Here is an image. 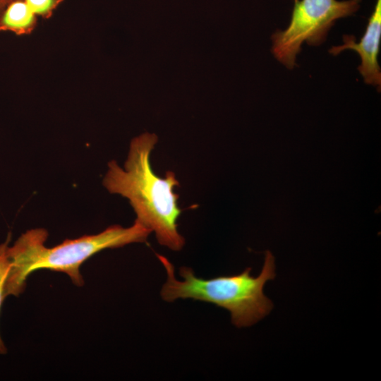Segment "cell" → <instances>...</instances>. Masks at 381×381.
<instances>
[{
	"instance_id": "6da1fadb",
	"label": "cell",
	"mask_w": 381,
	"mask_h": 381,
	"mask_svg": "<svg viewBox=\"0 0 381 381\" xmlns=\"http://www.w3.org/2000/svg\"><path fill=\"white\" fill-rule=\"evenodd\" d=\"M157 140L155 134L149 133L134 138L123 168L114 160L108 163L103 185L110 193L128 200L136 214L135 221L154 232L160 245L179 251L185 244L177 224L181 210L174 189L179 182L173 171H167L164 177L153 171L150 155Z\"/></svg>"
},
{
	"instance_id": "7a4b0ae2",
	"label": "cell",
	"mask_w": 381,
	"mask_h": 381,
	"mask_svg": "<svg viewBox=\"0 0 381 381\" xmlns=\"http://www.w3.org/2000/svg\"><path fill=\"white\" fill-rule=\"evenodd\" d=\"M151 233L134 221L127 228L112 225L97 234L66 239L56 246L47 248L44 245L48 237L47 230L41 228L28 230L13 246L7 247L10 267L5 283V295L18 296L25 290L28 276L42 269L65 273L75 285L82 286L84 281L80 267L84 262L104 249L146 242Z\"/></svg>"
},
{
	"instance_id": "3957f363",
	"label": "cell",
	"mask_w": 381,
	"mask_h": 381,
	"mask_svg": "<svg viewBox=\"0 0 381 381\" xmlns=\"http://www.w3.org/2000/svg\"><path fill=\"white\" fill-rule=\"evenodd\" d=\"M156 255L167 274L161 290V296L166 301L191 298L213 303L227 310L232 324L238 328L254 325L273 308L272 301L263 292L267 282L276 277L274 258L269 251L257 277L251 276V268L247 267L238 274L205 279L196 277L191 268L181 267V281L176 278L171 262L164 255Z\"/></svg>"
},
{
	"instance_id": "277c9868",
	"label": "cell",
	"mask_w": 381,
	"mask_h": 381,
	"mask_svg": "<svg viewBox=\"0 0 381 381\" xmlns=\"http://www.w3.org/2000/svg\"><path fill=\"white\" fill-rule=\"evenodd\" d=\"M361 0H294L288 27L272 35V52L287 68L296 65L297 54L306 42L317 46L323 43L335 22L355 13Z\"/></svg>"
},
{
	"instance_id": "5b68a950",
	"label": "cell",
	"mask_w": 381,
	"mask_h": 381,
	"mask_svg": "<svg viewBox=\"0 0 381 381\" xmlns=\"http://www.w3.org/2000/svg\"><path fill=\"white\" fill-rule=\"evenodd\" d=\"M381 38V0H377L373 12L360 42H355L353 35H344L343 44L331 47L329 52L337 55L344 50L351 49L360 56L361 63L358 67L365 83L380 88L381 71L377 57Z\"/></svg>"
},
{
	"instance_id": "8992f818",
	"label": "cell",
	"mask_w": 381,
	"mask_h": 381,
	"mask_svg": "<svg viewBox=\"0 0 381 381\" xmlns=\"http://www.w3.org/2000/svg\"><path fill=\"white\" fill-rule=\"evenodd\" d=\"M37 23V16L24 0H13L0 12V32L28 35L35 28Z\"/></svg>"
},
{
	"instance_id": "52a82bcc",
	"label": "cell",
	"mask_w": 381,
	"mask_h": 381,
	"mask_svg": "<svg viewBox=\"0 0 381 381\" xmlns=\"http://www.w3.org/2000/svg\"><path fill=\"white\" fill-rule=\"evenodd\" d=\"M11 240V233L8 234L6 241L0 244V310L2 303L6 297L5 295V283L9 270L10 264L6 255V249ZM7 349L0 336V353L4 354Z\"/></svg>"
},
{
	"instance_id": "ba28073f",
	"label": "cell",
	"mask_w": 381,
	"mask_h": 381,
	"mask_svg": "<svg viewBox=\"0 0 381 381\" xmlns=\"http://www.w3.org/2000/svg\"><path fill=\"white\" fill-rule=\"evenodd\" d=\"M30 9L37 16L49 18L64 0H24Z\"/></svg>"
},
{
	"instance_id": "9c48e42d",
	"label": "cell",
	"mask_w": 381,
	"mask_h": 381,
	"mask_svg": "<svg viewBox=\"0 0 381 381\" xmlns=\"http://www.w3.org/2000/svg\"><path fill=\"white\" fill-rule=\"evenodd\" d=\"M11 1H13V0H0V12Z\"/></svg>"
}]
</instances>
